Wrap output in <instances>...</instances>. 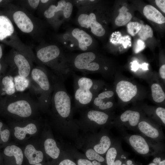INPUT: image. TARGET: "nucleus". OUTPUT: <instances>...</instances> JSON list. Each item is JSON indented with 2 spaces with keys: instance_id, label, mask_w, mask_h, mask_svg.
<instances>
[{
  "instance_id": "f257e3e1",
  "label": "nucleus",
  "mask_w": 165,
  "mask_h": 165,
  "mask_svg": "<svg viewBox=\"0 0 165 165\" xmlns=\"http://www.w3.org/2000/svg\"><path fill=\"white\" fill-rule=\"evenodd\" d=\"M66 55L58 45L48 44L38 48L36 57L40 65L49 67L54 74L64 82L72 71Z\"/></svg>"
},
{
  "instance_id": "f03ea898",
  "label": "nucleus",
  "mask_w": 165,
  "mask_h": 165,
  "mask_svg": "<svg viewBox=\"0 0 165 165\" xmlns=\"http://www.w3.org/2000/svg\"><path fill=\"white\" fill-rule=\"evenodd\" d=\"M30 82L28 88L34 94L38 103L44 106L51 103L53 85L49 72L45 66H38L32 68L30 75Z\"/></svg>"
},
{
  "instance_id": "7ed1b4c3",
  "label": "nucleus",
  "mask_w": 165,
  "mask_h": 165,
  "mask_svg": "<svg viewBox=\"0 0 165 165\" xmlns=\"http://www.w3.org/2000/svg\"><path fill=\"white\" fill-rule=\"evenodd\" d=\"M34 100L29 94L16 93L2 99L0 104L5 106L8 113L25 118L32 115L33 108L38 104Z\"/></svg>"
},
{
  "instance_id": "20e7f679",
  "label": "nucleus",
  "mask_w": 165,
  "mask_h": 165,
  "mask_svg": "<svg viewBox=\"0 0 165 165\" xmlns=\"http://www.w3.org/2000/svg\"><path fill=\"white\" fill-rule=\"evenodd\" d=\"M71 75L73 79L75 105L80 107L90 104L96 97L99 88L98 82L86 77L79 76L74 71Z\"/></svg>"
},
{
  "instance_id": "39448f33",
  "label": "nucleus",
  "mask_w": 165,
  "mask_h": 165,
  "mask_svg": "<svg viewBox=\"0 0 165 165\" xmlns=\"http://www.w3.org/2000/svg\"><path fill=\"white\" fill-rule=\"evenodd\" d=\"M95 4L78 8L75 22L80 28L90 34L101 37L105 35L106 31L98 21Z\"/></svg>"
},
{
  "instance_id": "423d86ee",
  "label": "nucleus",
  "mask_w": 165,
  "mask_h": 165,
  "mask_svg": "<svg viewBox=\"0 0 165 165\" xmlns=\"http://www.w3.org/2000/svg\"><path fill=\"white\" fill-rule=\"evenodd\" d=\"M123 137L134 151L143 156H154L163 152L164 146L163 142L151 140L141 134H130L122 133Z\"/></svg>"
},
{
  "instance_id": "0eeeda50",
  "label": "nucleus",
  "mask_w": 165,
  "mask_h": 165,
  "mask_svg": "<svg viewBox=\"0 0 165 165\" xmlns=\"http://www.w3.org/2000/svg\"><path fill=\"white\" fill-rule=\"evenodd\" d=\"M10 73L13 75H18L26 78H30L33 68L32 61L23 54L16 52L11 56Z\"/></svg>"
},
{
  "instance_id": "6e6552de",
  "label": "nucleus",
  "mask_w": 165,
  "mask_h": 165,
  "mask_svg": "<svg viewBox=\"0 0 165 165\" xmlns=\"http://www.w3.org/2000/svg\"><path fill=\"white\" fill-rule=\"evenodd\" d=\"M137 131L143 136L154 141L163 142L164 140L161 126L149 121L141 120L138 125Z\"/></svg>"
},
{
  "instance_id": "1a4fd4ad",
  "label": "nucleus",
  "mask_w": 165,
  "mask_h": 165,
  "mask_svg": "<svg viewBox=\"0 0 165 165\" xmlns=\"http://www.w3.org/2000/svg\"><path fill=\"white\" fill-rule=\"evenodd\" d=\"M141 119L139 112L127 110L121 115L119 120L115 123L116 127L121 133L125 132L126 130L137 131L138 125Z\"/></svg>"
},
{
  "instance_id": "9d476101",
  "label": "nucleus",
  "mask_w": 165,
  "mask_h": 165,
  "mask_svg": "<svg viewBox=\"0 0 165 165\" xmlns=\"http://www.w3.org/2000/svg\"><path fill=\"white\" fill-rule=\"evenodd\" d=\"M68 29L77 42V50L84 52L92 51L94 40L90 33L80 28Z\"/></svg>"
},
{
  "instance_id": "9b49d317",
  "label": "nucleus",
  "mask_w": 165,
  "mask_h": 165,
  "mask_svg": "<svg viewBox=\"0 0 165 165\" xmlns=\"http://www.w3.org/2000/svg\"><path fill=\"white\" fill-rule=\"evenodd\" d=\"M73 8L72 0H61L57 2L56 5L52 4L50 5L45 10L44 15L49 20L53 17L55 13L63 11L66 20H68L71 16Z\"/></svg>"
},
{
  "instance_id": "f8f14e48",
  "label": "nucleus",
  "mask_w": 165,
  "mask_h": 165,
  "mask_svg": "<svg viewBox=\"0 0 165 165\" xmlns=\"http://www.w3.org/2000/svg\"><path fill=\"white\" fill-rule=\"evenodd\" d=\"M13 19L16 26L22 32L31 33L33 31L34 23L24 11L19 10L14 11L13 14Z\"/></svg>"
},
{
  "instance_id": "ddd939ff",
  "label": "nucleus",
  "mask_w": 165,
  "mask_h": 165,
  "mask_svg": "<svg viewBox=\"0 0 165 165\" xmlns=\"http://www.w3.org/2000/svg\"><path fill=\"white\" fill-rule=\"evenodd\" d=\"M137 91V86L128 81H121L116 85V93L123 102H127L130 101L135 96Z\"/></svg>"
},
{
  "instance_id": "4468645a",
  "label": "nucleus",
  "mask_w": 165,
  "mask_h": 165,
  "mask_svg": "<svg viewBox=\"0 0 165 165\" xmlns=\"http://www.w3.org/2000/svg\"><path fill=\"white\" fill-rule=\"evenodd\" d=\"M16 40V34L13 24L10 19L4 15H0V40L6 39Z\"/></svg>"
},
{
  "instance_id": "2eb2a0df",
  "label": "nucleus",
  "mask_w": 165,
  "mask_h": 165,
  "mask_svg": "<svg viewBox=\"0 0 165 165\" xmlns=\"http://www.w3.org/2000/svg\"><path fill=\"white\" fill-rule=\"evenodd\" d=\"M16 93L13 76L10 73L2 77L0 82V96L12 95Z\"/></svg>"
},
{
  "instance_id": "dca6fc26",
  "label": "nucleus",
  "mask_w": 165,
  "mask_h": 165,
  "mask_svg": "<svg viewBox=\"0 0 165 165\" xmlns=\"http://www.w3.org/2000/svg\"><path fill=\"white\" fill-rule=\"evenodd\" d=\"M55 38L64 47L69 50H78L77 42L68 29L64 32L56 35Z\"/></svg>"
},
{
  "instance_id": "f3484780",
  "label": "nucleus",
  "mask_w": 165,
  "mask_h": 165,
  "mask_svg": "<svg viewBox=\"0 0 165 165\" xmlns=\"http://www.w3.org/2000/svg\"><path fill=\"white\" fill-rule=\"evenodd\" d=\"M119 139L115 141L106 152L107 165H112L116 160L124 152Z\"/></svg>"
},
{
  "instance_id": "a211bd4d",
  "label": "nucleus",
  "mask_w": 165,
  "mask_h": 165,
  "mask_svg": "<svg viewBox=\"0 0 165 165\" xmlns=\"http://www.w3.org/2000/svg\"><path fill=\"white\" fill-rule=\"evenodd\" d=\"M87 120L100 125L106 124L109 119V115L106 113L95 110H90L86 113Z\"/></svg>"
},
{
  "instance_id": "6ab92c4d",
  "label": "nucleus",
  "mask_w": 165,
  "mask_h": 165,
  "mask_svg": "<svg viewBox=\"0 0 165 165\" xmlns=\"http://www.w3.org/2000/svg\"><path fill=\"white\" fill-rule=\"evenodd\" d=\"M144 16L148 19L158 24L165 22V18L152 5H148L144 8Z\"/></svg>"
},
{
  "instance_id": "aec40b11",
  "label": "nucleus",
  "mask_w": 165,
  "mask_h": 165,
  "mask_svg": "<svg viewBox=\"0 0 165 165\" xmlns=\"http://www.w3.org/2000/svg\"><path fill=\"white\" fill-rule=\"evenodd\" d=\"M24 153L31 164L39 163L43 160V155L42 152L37 150L31 145H28L26 147Z\"/></svg>"
},
{
  "instance_id": "412c9836",
  "label": "nucleus",
  "mask_w": 165,
  "mask_h": 165,
  "mask_svg": "<svg viewBox=\"0 0 165 165\" xmlns=\"http://www.w3.org/2000/svg\"><path fill=\"white\" fill-rule=\"evenodd\" d=\"M113 142L109 136L103 135L101 137L98 143L94 145L93 149L99 154H104L106 153Z\"/></svg>"
},
{
  "instance_id": "4be33fe9",
  "label": "nucleus",
  "mask_w": 165,
  "mask_h": 165,
  "mask_svg": "<svg viewBox=\"0 0 165 165\" xmlns=\"http://www.w3.org/2000/svg\"><path fill=\"white\" fill-rule=\"evenodd\" d=\"M4 153L6 156H14L15 158L16 163L21 165L23 160V155L21 149L19 147L12 145L7 146L4 150Z\"/></svg>"
},
{
  "instance_id": "5701e85b",
  "label": "nucleus",
  "mask_w": 165,
  "mask_h": 165,
  "mask_svg": "<svg viewBox=\"0 0 165 165\" xmlns=\"http://www.w3.org/2000/svg\"><path fill=\"white\" fill-rule=\"evenodd\" d=\"M14 136L18 139L20 140L24 139L27 134H32L37 131V128L35 125L30 123L24 127H16L14 128Z\"/></svg>"
},
{
  "instance_id": "b1692460",
  "label": "nucleus",
  "mask_w": 165,
  "mask_h": 165,
  "mask_svg": "<svg viewBox=\"0 0 165 165\" xmlns=\"http://www.w3.org/2000/svg\"><path fill=\"white\" fill-rule=\"evenodd\" d=\"M44 145L45 152L49 156L53 159H56L58 157L60 150L53 139H47L44 142Z\"/></svg>"
},
{
  "instance_id": "393cba45",
  "label": "nucleus",
  "mask_w": 165,
  "mask_h": 165,
  "mask_svg": "<svg viewBox=\"0 0 165 165\" xmlns=\"http://www.w3.org/2000/svg\"><path fill=\"white\" fill-rule=\"evenodd\" d=\"M127 8L123 6L119 10V13L116 18L115 23L116 25L121 26L128 23L131 20L132 16L128 11Z\"/></svg>"
},
{
  "instance_id": "a878e982",
  "label": "nucleus",
  "mask_w": 165,
  "mask_h": 165,
  "mask_svg": "<svg viewBox=\"0 0 165 165\" xmlns=\"http://www.w3.org/2000/svg\"><path fill=\"white\" fill-rule=\"evenodd\" d=\"M13 80L16 92H22L29 87L30 78H26L17 75L13 76Z\"/></svg>"
},
{
  "instance_id": "bb28decb",
  "label": "nucleus",
  "mask_w": 165,
  "mask_h": 165,
  "mask_svg": "<svg viewBox=\"0 0 165 165\" xmlns=\"http://www.w3.org/2000/svg\"><path fill=\"white\" fill-rule=\"evenodd\" d=\"M152 95L153 100L157 103H161L165 99V94L161 86L154 83L151 86Z\"/></svg>"
},
{
  "instance_id": "cd10ccee",
  "label": "nucleus",
  "mask_w": 165,
  "mask_h": 165,
  "mask_svg": "<svg viewBox=\"0 0 165 165\" xmlns=\"http://www.w3.org/2000/svg\"><path fill=\"white\" fill-rule=\"evenodd\" d=\"M138 33L140 37L143 40L152 38L153 35L152 29L148 25H142L141 28Z\"/></svg>"
},
{
  "instance_id": "c85d7f7f",
  "label": "nucleus",
  "mask_w": 165,
  "mask_h": 165,
  "mask_svg": "<svg viewBox=\"0 0 165 165\" xmlns=\"http://www.w3.org/2000/svg\"><path fill=\"white\" fill-rule=\"evenodd\" d=\"M142 24L137 22H130L127 24V31L132 36H134L141 29Z\"/></svg>"
},
{
  "instance_id": "c756f323",
  "label": "nucleus",
  "mask_w": 165,
  "mask_h": 165,
  "mask_svg": "<svg viewBox=\"0 0 165 165\" xmlns=\"http://www.w3.org/2000/svg\"><path fill=\"white\" fill-rule=\"evenodd\" d=\"M86 155L87 157L90 160H96L99 162H103L105 161V158L93 149H88L86 152Z\"/></svg>"
},
{
  "instance_id": "7c9ffc66",
  "label": "nucleus",
  "mask_w": 165,
  "mask_h": 165,
  "mask_svg": "<svg viewBox=\"0 0 165 165\" xmlns=\"http://www.w3.org/2000/svg\"><path fill=\"white\" fill-rule=\"evenodd\" d=\"M96 1L94 0H72L73 4L77 6L78 9L93 4L96 2Z\"/></svg>"
},
{
  "instance_id": "2f4dec72",
  "label": "nucleus",
  "mask_w": 165,
  "mask_h": 165,
  "mask_svg": "<svg viewBox=\"0 0 165 165\" xmlns=\"http://www.w3.org/2000/svg\"><path fill=\"white\" fill-rule=\"evenodd\" d=\"M3 126V123L0 122V135L1 139L3 142H6L8 141L10 135V132L8 129H7L2 130V128Z\"/></svg>"
},
{
  "instance_id": "473e14b6",
  "label": "nucleus",
  "mask_w": 165,
  "mask_h": 165,
  "mask_svg": "<svg viewBox=\"0 0 165 165\" xmlns=\"http://www.w3.org/2000/svg\"><path fill=\"white\" fill-rule=\"evenodd\" d=\"M157 116L162 123L165 125V109L162 107H158L156 109Z\"/></svg>"
},
{
  "instance_id": "72a5a7b5",
  "label": "nucleus",
  "mask_w": 165,
  "mask_h": 165,
  "mask_svg": "<svg viewBox=\"0 0 165 165\" xmlns=\"http://www.w3.org/2000/svg\"><path fill=\"white\" fill-rule=\"evenodd\" d=\"M114 94L113 91L111 90H107L100 93L98 94L97 97L104 100L111 97L113 96Z\"/></svg>"
},
{
  "instance_id": "f704fd0d",
  "label": "nucleus",
  "mask_w": 165,
  "mask_h": 165,
  "mask_svg": "<svg viewBox=\"0 0 165 165\" xmlns=\"http://www.w3.org/2000/svg\"><path fill=\"white\" fill-rule=\"evenodd\" d=\"M113 103L112 101L106 102L103 100L102 103L97 108L101 110H104L110 109L113 107Z\"/></svg>"
},
{
  "instance_id": "c9c22d12",
  "label": "nucleus",
  "mask_w": 165,
  "mask_h": 165,
  "mask_svg": "<svg viewBox=\"0 0 165 165\" xmlns=\"http://www.w3.org/2000/svg\"><path fill=\"white\" fill-rule=\"evenodd\" d=\"M145 47V42L141 39H138L137 42V44L134 49L135 53H138L142 50Z\"/></svg>"
},
{
  "instance_id": "e433bc0d",
  "label": "nucleus",
  "mask_w": 165,
  "mask_h": 165,
  "mask_svg": "<svg viewBox=\"0 0 165 165\" xmlns=\"http://www.w3.org/2000/svg\"><path fill=\"white\" fill-rule=\"evenodd\" d=\"M127 154L124 151L115 161L112 165H121L123 163L122 159L126 158Z\"/></svg>"
},
{
  "instance_id": "4c0bfd02",
  "label": "nucleus",
  "mask_w": 165,
  "mask_h": 165,
  "mask_svg": "<svg viewBox=\"0 0 165 165\" xmlns=\"http://www.w3.org/2000/svg\"><path fill=\"white\" fill-rule=\"evenodd\" d=\"M155 2L158 7L164 13H165V0H156Z\"/></svg>"
},
{
  "instance_id": "58836bf2",
  "label": "nucleus",
  "mask_w": 165,
  "mask_h": 165,
  "mask_svg": "<svg viewBox=\"0 0 165 165\" xmlns=\"http://www.w3.org/2000/svg\"><path fill=\"white\" fill-rule=\"evenodd\" d=\"M29 5L32 8L36 9L39 5L40 2L39 0H29L28 1Z\"/></svg>"
},
{
  "instance_id": "ea45409f",
  "label": "nucleus",
  "mask_w": 165,
  "mask_h": 165,
  "mask_svg": "<svg viewBox=\"0 0 165 165\" xmlns=\"http://www.w3.org/2000/svg\"><path fill=\"white\" fill-rule=\"evenodd\" d=\"M78 165H93L92 162L87 159H80L77 161Z\"/></svg>"
},
{
  "instance_id": "a19ab883",
  "label": "nucleus",
  "mask_w": 165,
  "mask_h": 165,
  "mask_svg": "<svg viewBox=\"0 0 165 165\" xmlns=\"http://www.w3.org/2000/svg\"><path fill=\"white\" fill-rule=\"evenodd\" d=\"M59 165H76L73 161L69 159H65L61 161Z\"/></svg>"
},
{
  "instance_id": "79ce46f5",
  "label": "nucleus",
  "mask_w": 165,
  "mask_h": 165,
  "mask_svg": "<svg viewBox=\"0 0 165 165\" xmlns=\"http://www.w3.org/2000/svg\"><path fill=\"white\" fill-rule=\"evenodd\" d=\"M159 73L162 78L165 79V65L163 64L160 68L159 70Z\"/></svg>"
},
{
  "instance_id": "37998d69",
  "label": "nucleus",
  "mask_w": 165,
  "mask_h": 165,
  "mask_svg": "<svg viewBox=\"0 0 165 165\" xmlns=\"http://www.w3.org/2000/svg\"><path fill=\"white\" fill-rule=\"evenodd\" d=\"M159 154L156 155L157 156L155 155L156 156V157H155L153 160V163L158 164H158L162 160H161V158L160 157V156H158V154Z\"/></svg>"
},
{
  "instance_id": "c03bdc74",
  "label": "nucleus",
  "mask_w": 165,
  "mask_h": 165,
  "mask_svg": "<svg viewBox=\"0 0 165 165\" xmlns=\"http://www.w3.org/2000/svg\"><path fill=\"white\" fill-rule=\"evenodd\" d=\"M139 66V65L137 62L135 61L133 63L131 67L133 70L136 71L138 69Z\"/></svg>"
},
{
  "instance_id": "a18cd8bd",
  "label": "nucleus",
  "mask_w": 165,
  "mask_h": 165,
  "mask_svg": "<svg viewBox=\"0 0 165 165\" xmlns=\"http://www.w3.org/2000/svg\"><path fill=\"white\" fill-rule=\"evenodd\" d=\"M133 163V161L130 160H127L126 164L127 165H131Z\"/></svg>"
},
{
  "instance_id": "49530a36",
  "label": "nucleus",
  "mask_w": 165,
  "mask_h": 165,
  "mask_svg": "<svg viewBox=\"0 0 165 165\" xmlns=\"http://www.w3.org/2000/svg\"><path fill=\"white\" fill-rule=\"evenodd\" d=\"M3 68L2 65V64H1V63H0V82L2 79H1V74L2 72V68Z\"/></svg>"
},
{
  "instance_id": "de8ad7c7",
  "label": "nucleus",
  "mask_w": 165,
  "mask_h": 165,
  "mask_svg": "<svg viewBox=\"0 0 165 165\" xmlns=\"http://www.w3.org/2000/svg\"><path fill=\"white\" fill-rule=\"evenodd\" d=\"M92 163L93 165H101L99 162H97L96 160H94Z\"/></svg>"
},
{
  "instance_id": "09e8293b",
  "label": "nucleus",
  "mask_w": 165,
  "mask_h": 165,
  "mask_svg": "<svg viewBox=\"0 0 165 165\" xmlns=\"http://www.w3.org/2000/svg\"><path fill=\"white\" fill-rule=\"evenodd\" d=\"M147 64L146 63H144L142 65L141 67L143 69L146 70L147 68Z\"/></svg>"
},
{
  "instance_id": "8fccbe9b",
  "label": "nucleus",
  "mask_w": 165,
  "mask_h": 165,
  "mask_svg": "<svg viewBox=\"0 0 165 165\" xmlns=\"http://www.w3.org/2000/svg\"><path fill=\"white\" fill-rule=\"evenodd\" d=\"M158 165H165V160H162L158 164Z\"/></svg>"
},
{
  "instance_id": "3c124183",
  "label": "nucleus",
  "mask_w": 165,
  "mask_h": 165,
  "mask_svg": "<svg viewBox=\"0 0 165 165\" xmlns=\"http://www.w3.org/2000/svg\"><path fill=\"white\" fill-rule=\"evenodd\" d=\"M2 55V47L0 45V60L1 58Z\"/></svg>"
},
{
  "instance_id": "603ef678",
  "label": "nucleus",
  "mask_w": 165,
  "mask_h": 165,
  "mask_svg": "<svg viewBox=\"0 0 165 165\" xmlns=\"http://www.w3.org/2000/svg\"><path fill=\"white\" fill-rule=\"evenodd\" d=\"M148 165H158V164L155 163H150Z\"/></svg>"
},
{
  "instance_id": "864d4df0",
  "label": "nucleus",
  "mask_w": 165,
  "mask_h": 165,
  "mask_svg": "<svg viewBox=\"0 0 165 165\" xmlns=\"http://www.w3.org/2000/svg\"><path fill=\"white\" fill-rule=\"evenodd\" d=\"M34 165H42V164L40 163H38L35 164Z\"/></svg>"
},
{
  "instance_id": "5fc2aeb1",
  "label": "nucleus",
  "mask_w": 165,
  "mask_h": 165,
  "mask_svg": "<svg viewBox=\"0 0 165 165\" xmlns=\"http://www.w3.org/2000/svg\"><path fill=\"white\" fill-rule=\"evenodd\" d=\"M121 165H127V164L125 163H123Z\"/></svg>"
},
{
  "instance_id": "6e6d98bb",
  "label": "nucleus",
  "mask_w": 165,
  "mask_h": 165,
  "mask_svg": "<svg viewBox=\"0 0 165 165\" xmlns=\"http://www.w3.org/2000/svg\"><path fill=\"white\" fill-rule=\"evenodd\" d=\"M2 0H0V3L2 2Z\"/></svg>"
},
{
  "instance_id": "4d7b16f0",
  "label": "nucleus",
  "mask_w": 165,
  "mask_h": 165,
  "mask_svg": "<svg viewBox=\"0 0 165 165\" xmlns=\"http://www.w3.org/2000/svg\"><path fill=\"white\" fill-rule=\"evenodd\" d=\"M131 165H135L134 164L132 163V164H131Z\"/></svg>"
},
{
  "instance_id": "13d9d810",
  "label": "nucleus",
  "mask_w": 165,
  "mask_h": 165,
  "mask_svg": "<svg viewBox=\"0 0 165 165\" xmlns=\"http://www.w3.org/2000/svg\"><path fill=\"white\" fill-rule=\"evenodd\" d=\"M0 159H1V155H0Z\"/></svg>"
}]
</instances>
